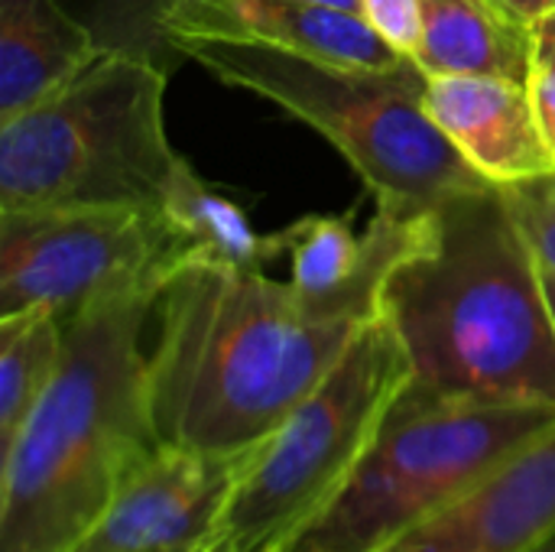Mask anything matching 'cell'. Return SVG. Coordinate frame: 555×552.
Segmentation results:
<instances>
[{"label": "cell", "instance_id": "obj_1", "mask_svg": "<svg viewBox=\"0 0 555 552\" xmlns=\"http://www.w3.org/2000/svg\"><path fill=\"white\" fill-rule=\"evenodd\" d=\"M156 316V436L218 455H241L270 436L364 329L315 316L293 283L221 264H185Z\"/></svg>", "mask_w": 555, "mask_h": 552}, {"label": "cell", "instance_id": "obj_2", "mask_svg": "<svg viewBox=\"0 0 555 552\" xmlns=\"http://www.w3.org/2000/svg\"><path fill=\"white\" fill-rule=\"evenodd\" d=\"M413 384L442 397L555 407V322L543 267L501 185L452 195L390 277Z\"/></svg>", "mask_w": 555, "mask_h": 552}, {"label": "cell", "instance_id": "obj_3", "mask_svg": "<svg viewBox=\"0 0 555 552\" xmlns=\"http://www.w3.org/2000/svg\"><path fill=\"white\" fill-rule=\"evenodd\" d=\"M163 290H133L62 319V361L0 449V552H72L124 475L163 439L150 410L143 325Z\"/></svg>", "mask_w": 555, "mask_h": 552}, {"label": "cell", "instance_id": "obj_4", "mask_svg": "<svg viewBox=\"0 0 555 552\" xmlns=\"http://www.w3.org/2000/svg\"><path fill=\"white\" fill-rule=\"evenodd\" d=\"M169 42L218 81L260 94L319 130L354 166L380 211L416 218L452 195L494 185L429 120L426 72L413 59L397 68H358L244 39Z\"/></svg>", "mask_w": 555, "mask_h": 552}, {"label": "cell", "instance_id": "obj_5", "mask_svg": "<svg viewBox=\"0 0 555 552\" xmlns=\"http://www.w3.org/2000/svg\"><path fill=\"white\" fill-rule=\"evenodd\" d=\"M166 65L104 49L81 75L0 120V211L159 208L182 156L163 120Z\"/></svg>", "mask_w": 555, "mask_h": 552}, {"label": "cell", "instance_id": "obj_6", "mask_svg": "<svg viewBox=\"0 0 555 552\" xmlns=\"http://www.w3.org/2000/svg\"><path fill=\"white\" fill-rule=\"evenodd\" d=\"M410 381V355L384 312L270 436L241 452L202 552L289 550L345 491Z\"/></svg>", "mask_w": 555, "mask_h": 552}, {"label": "cell", "instance_id": "obj_7", "mask_svg": "<svg viewBox=\"0 0 555 552\" xmlns=\"http://www.w3.org/2000/svg\"><path fill=\"white\" fill-rule=\"evenodd\" d=\"M555 426V407L442 397L413 381L345 491L286 552H377Z\"/></svg>", "mask_w": 555, "mask_h": 552}, {"label": "cell", "instance_id": "obj_8", "mask_svg": "<svg viewBox=\"0 0 555 552\" xmlns=\"http://www.w3.org/2000/svg\"><path fill=\"white\" fill-rule=\"evenodd\" d=\"M189 251L163 208L75 205L0 211V316L59 319L133 290H166Z\"/></svg>", "mask_w": 555, "mask_h": 552}, {"label": "cell", "instance_id": "obj_9", "mask_svg": "<svg viewBox=\"0 0 555 552\" xmlns=\"http://www.w3.org/2000/svg\"><path fill=\"white\" fill-rule=\"evenodd\" d=\"M241 455L159 442L117 485L72 552H202Z\"/></svg>", "mask_w": 555, "mask_h": 552}, {"label": "cell", "instance_id": "obj_10", "mask_svg": "<svg viewBox=\"0 0 555 552\" xmlns=\"http://www.w3.org/2000/svg\"><path fill=\"white\" fill-rule=\"evenodd\" d=\"M377 552H555V426Z\"/></svg>", "mask_w": 555, "mask_h": 552}, {"label": "cell", "instance_id": "obj_11", "mask_svg": "<svg viewBox=\"0 0 555 552\" xmlns=\"http://www.w3.org/2000/svg\"><path fill=\"white\" fill-rule=\"evenodd\" d=\"M423 107L449 143L494 185L555 172V156L527 81L498 75H426Z\"/></svg>", "mask_w": 555, "mask_h": 552}, {"label": "cell", "instance_id": "obj_12", "mask_svg": "<svg viewBox=\"0 0 555 552\" xmlns=\"http://www.w3.org/2000/svg\"><path fill=\"white\" fill-rule=\"evenodd\" d=\"M163 33L166 39H244L358 68H397L406 62L364 16L299 0H172L163 13Z\"/></svg>", "mask_w": 555, "mask_h": 552}, {"label": "cell", "instance_id": "obj_13", "mask_svg": "<svg viewBox=\"0 0 555 552\" xmlns=\"http://www.w3.org/2000/svg\"><path fill=\"white\" fill-rule=\"evenodd\" d=\"M101 52L62 0H0V120L68 85Z\"/></svg>", "mask_w": 555, "mask_h": 552}, {"label": "cell", "instance_id": "obj_14", "mask_svg": "<svg viewBox=\"0 0 555 552\" xmlns=\"http://www.w3.org/2000/svg\"><path fill=\"white\" fill-rule=\"evenodd\" d=\"M533 26L514 20L498 0H423V42L416 65L426 75H498L527 81Z\"/></svg>", "mask_w": 555, "mask_h": 552}, {"label": "cell", "instance_id": "obj_15", "mask_svg": "<svg viewBox=\"0 0 555 552\" xmlns=\"http://www.w3.org/2000/svg\"><path fill=\"white\" fill-rule=\"evenodd\" d=\"M176 234L189 251V264H221L241 270H263L283 254V238L250 228L241 205L215 192L185 159L172 176L163 205Z\"/></svg>", "mask_w": 555, "mask_h": 552}, {"label": "cell", "instance_id": "obj_16", "mask_svg": "<svg viewBox=\"0 0 555 552\" xmlns=\"http://www.w3.org/2000/svg\"><path fill=\"white\" fill-rule=\"evenodd\" d=\"M62 345L65 322L46 306L0 316V449L20 433L52 384Z\"/></svg>", "mask_w": 555, "mask_h": 552}, {"label": "cell", "instance_id": "obj_17", "mask_svg": "<svg viewBox=\"0 0 555 552\" xmlns=\"http://www.w3.org/2000/svg\"><path fill=\"white\" fill-rule=\"evenodd\" d=\"M517 224L524 228L540 267L555 277V172L501 185Z\"/></svg>", "mask_w": 555, "mask_h": 552}, {"label": "cell", "instance_id": "obj_18", "mask_svg": "<svg viewBox=\"0 0 555 552\" xmlns=\"http://www.w3.org/2000/svg\"><path fill=\"white\" fill-rule=\"evenodd\" d=\"M361 16L390 49L416 59L423 42V0H361Z\"/></svg>", "mask_w": 555, "mask_h": 552}, {"label": "cell", "instance_id": "obj_19", "mask_svg": "<svg viewBox=\"0 0 555 552\" xmlns=\"http://www.w3.org/2000/svg\"><path fill=\"white\" fill-rule=\"evenodd\" d=\"M530 94L555 156V10L533 26V59H530Z\"/></svg>", "mask_w": 555, "mask_h": 552}, {"label": "cell", "instance_id": "obj_20", "mask_svg": "<svg viewBox=\"0 0 555 552\" xmlns=\"http://www.w3.org/2000/svg\"><path fill=\"white\" fill-rule=\"evenodd\" d=\"M514 20L527 23V26H537L543 16H550L555 10V0H498Z\"/></svg>", "mask_w": 555, "mask_h": 552}, {"label": "cell", "instance_id": "obj_21", "mask_svg": "<svg viewBox=\"0 0 555 552\" xmlns=\"http://www.w3.org/2000/svg\"><path fill=\"white\" fill-rule=\"evenodd\" d=\"M309 7H328V10H341V13H354L361 16V0H299Z\"/></svg>", "mask_w": 555, "mask_h": 552}, {"label": "cell", "instance_id": "obj_22", "mask_svg": "<svg viewBox=\"0 0 555 552\" xmlns=\"http://www.w3.org/2000/svg\"><path fill=\"white\" fill-rule=\"evenodd\" d=\"M543 286H546V299H550V309H553V322H555V277L543 270Z\"/></svg>", "mask_w": 555, "mask_h": 552}, {"label": "cell", "instance_id": "obj_23", "mask_svg": "<svg viewBox=\"0 0 555 552\" xmlns=\"http://www.w3.org/2000/svg\"><path fill=\"white\" fill-rule=\"evenodd\" d=\"M192 552H195V550H192Z\"/></svg>", "mask_w": 555, "mask_h": 552}]
</instances>
